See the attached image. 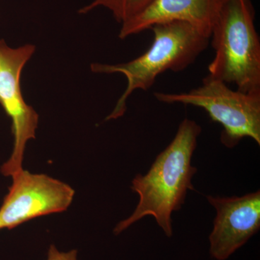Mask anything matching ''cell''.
Returning a JSON list of instances; mask_svg holds the SVG:
<instances>
[{
    "label": "cell",
    "mask_w": 260,
    "mask_h": 260,
    "mask_svg": "<svg viewBox=\"0 0 260 260\" xmlns=\"http://www.w3.org/2000/svg\"><path fill=\"white\" fill-rule=\"evenodd\" d=\"M154 0H93L79 10L81 14H86L99 8H106L111 12L119 23L122 24L136 16L148 8Z\"/></svg>",
    "instance_id": "9"
},
{
    "label": "cell",
    "mask_w": 260,
    "mask_h": 260,
    "mask_svg": "<svg viewBox=\"0 0 260 260\" xmlns=\"http://www.w3.org/2000/svg\"><path fill=\"white\" fill-rule=\"evenodd\" d=\"M221 0H154L136 16L121 24L119 39L140 34L157 24L180 21L210 37Z\"/></svg>",
    "instance_id": "8"
},
{
    "label": "cell",
    "mask_w": 260,
    "mask_h": 260,
    "mask_svg": "<svg viewBox=\"0 0 260 260\" xmlns=\"http://www.w3.org/2000/svg\"><path fill=\"white\" fill-rule=\"evenodd\" d=\"M35 51L32 44L12 48L0 39V105L11 119L14 139L11 155L1 167L6 177L23 169L27 143L36 138L39 115L24 100L20 85L22 71Z\"/></svg>",
    "instance_id": "5"
},
{
    "label": "cell",
    "mask_w": 260,
    "mask_h": 260,
    "mask_svg": "<svg viewBox=\"0 0 260 260\" xmlns=\"http://www.w3.org/2000/svg\"><path fill=\"white\" fill-rule=\"evenodd\" d=\"M0 208V230L12 229L32 219L61 213L69 208L75 190L44 174L18 171Z\"/></svg>",
    "instance_id": "6"
},
{
    "label": "cell",
    "mask_w": 260,
    "mask_h": 260,
    "mask_svg": "<svg viewBox=\"0 0 260 260\" xmlns=\"http://www.w3.org/2000/svg\"><path fill=\"white\" fill-rule=\"evenodd\" d=\"M216 210L209 237L210 254L225 260L242 247L260 229V191L242 197L207 196Z\"/></svg>",
    "instance_id": "7"
},
{
    "label": "cell",
    "mask_w": 260,
    "mask_h": 260,
    "mask_svg": "<svg viewBox=\"0 0 260 260\" xmlns=\"http://www.w3.org/2000/svg\"><path fill=\"white\" fill-rule=\"evenodd\" d=\"M153 41L148 50L133 60L118 64L93 63L90 69L99 74L124 75L127 85L106 120L124 115L126 101L135 90H147L164 72H180L194 62L208 48L210 37L194 26L180 21L157 24L150 28Z\"/></svg>",
    "instance_id": "2"
},
{
    "label": "cell",
    "mask_w": 260,
    "mask_h": 260,
    "mask_svg": "<svg viewBox=\"0 0 260 260\" xmlns=\"http://www.w3.org/2000/svg\"><path fill=\"white\" fill-rule=\"evenodd\" d=\"M201 132L196 121L184 119L174 139L156 157L148 172L136 175L131 189L139 195V203L129 218L116 225V235L150 215L167 237H172L173 212L181 209L188 190H194L191 179L198 169L191 161Z\"/></svg>",
    "instance_id": "1"
},
{
    "label": "cell",
    "mask_w": 260,
    "mask_h": 260,
    "mask_svg": "<svg viewBox=\"0 0 260 260\" xmlns=\"http://www.w3.org/2000/svg\"><path fill=\"white\" fill-rule=\"evenodd\" d=\"M154 96L166 104L201 108L210 119L221 124L222 144L234 148L245 138L260 145V92L232 90L221 80L208 76L198 88L182 93L155 92Z\"/></svg>",
    "instance_id": "4"
},
{
    "label": "cell",
    "mask_w": 260,
    "mask_h": 260,
    "mask_svg": "<svg viewBox=\"0 0 260 260\" xmlns=\"http://www.w3.org/2000/svg\"><path fill=\"white\" fill-rule=\"evenodd\" d=\"M47 260H79L78 258V251L76 249L69 251L58 250L54 244L49 246L48 250Z\"/></svg>",
    "instance_id": "10"
},
{
    "label": "cell",
    "mask_w": 260,
    "mask_h": 260,
    "mask_svg": "<svg viewBox=\"0 0 260 260\" xmlns=\"http://www.w3.org/2000/svg\"><path fill=\"white\" fill-rule=\"evenodd\" d=\"M251 0H221L210 42L209 76L245 93L260 92V40Z\"/></svg>",
    "instance_id": "3"
}]
</instances>
